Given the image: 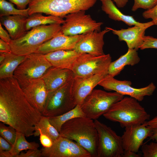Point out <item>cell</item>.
I'll use <instances>...</instances> for the list:
<instances>
[{"label": "cell", "mask_w": 157, "mask_h": 157, "mask_svg": "<svg viewBox=\"0 0 157 157\" xmlns=\"http://www.w3.org/2000/svg\"><path fill=\"white\" fill-rule=\"evenodd\" d=\"M42 115L27 100L14 77L0 79V121L27 137L33 135L35 126Z\"/></svg>", "instance_id": "1"}, {"label": "cell", "mask_w": 157, "mask_h": 157, "mask_svg": "<svg viewBox=\"0 0 157 157\" xmlns=\"http://www.w3.org/2000/svg\"><path fill=\"white\" fill-rule=\"evenodd\" d=\"M59 133L61 136L76 142L92 157H98L99 136L93 119L86 117L72 118L63 125Z\"/></svg>", "instance_id": "2"}, {"label": "cell", "mask_w": 157, "mask_h": 157, "mask_svg": "<svg viewBox=\"0 0 157 157\" xmlns=\"http://www.w3.org/2000/svg\"><path fill=\"white\" fill-rule=\"evenodd\" d=\"M103 115L107 119L119 122L125 128L143 124L150 117L138 101L131 97H124Z\"/></svg>", "instance_id": "3"}, {"label": "cell", "mask_w": 157, "mask_h": 157, "mask_svg": "<svg viewBox=\"0 0 157 157\" xmlns=\"http://www.w3.org/2000/svg\"><path fill=\"white\" fill-rule=\"evenodd\" d=\"M61 27L60 24H52L32 28L20 38L11 40L9 44L12 53L22 56L35 53L40 45L59 33Z\"/></svg>", "instance_id": "4"}, {"label": "cell", "mask_w": 157, "mask_h": 157, "mask_svg": "<svg viewBox=\"0 0 157 157\" xmlns=\"http://www.w3.org/2000/svg\"><path fill=\"white\" fill-rule=\"evenodd\" d=\"M97 0H30L29 15L43 13L61 18L81 10L86 11L93 6Z\"/></svg>", "instance_id": "5"}, {"label": "cell", "mask_w": 157, "mask_h": 157, "mask_svg": "<svg viewBox=\"0 0 157 157\" xmlns=\"http://www.w3.org/2000/svg\"><path fill=\"white\" fill-rule=\"evenodd\" d=\"M124 96L116 92H107L94 89L85 98L80 106L85 117L97 119L106 113L115 103Z\"/></svg>", "instance_id": "6"}, {"label": "cell", "mask_w": 157, "mask_h": 157, "mask_svg": "<svg viewBox=\"0 0 157 157\" xmlns=\"http://www.w3.org/2000/svg\"><path fill=\"white\" fill-rule=\"evenodd\" d=\"M52 66L44 54L33 53L27 55L15 71L13 76L22 88L31 80L41 78Z\"/></svg>", "instance_id": "7"}, {"label": "cell", "mask_w": 157, "mask_h": 157, "mask_svg": "<svg viewBox=\"0 0 157 157\" xmlns=\"http://www.w3.org/2000/svg\"><path fill=\"white\" fill-rule=\"evenodd\" d=\"M73 79L56 90L48 92L42 115L48 117L59 115L76 106L72 94Z\"/></svg>", "instance_id": "8"}, {"label": "cell", "mask_w": 157, "mask_h": 157, "mask_svg": "<svg viewBox=\"0 0 157 157\" xmlns=\"http://www.w3.org/2000/svg\"><path fill=\"white\" fill-rule=\"evenodd\" d=\"M111 62V57L109 54L97 56L81 53L75 61L71 70L75 77H87L99 74L107 75Z\"/></svg>", "instance_id": "9"}, {"label": "cell", "mask_w": 157, "mask_h": 157, "mask_svg": "<svg viewBox=\"0 0 157 157\" xmlns=\"http://www.w3.org/2000/svg\"><path fill=\"white\" fill-rule=\"evenodd\" d=\"M94 123L99 136L98 157H122L124 149L121 137L98 120Z\"/></svg>", "instance_id": "10"}, {"label": "cell", "mask_w": 157, "mask_h": 157, "mask_svg": "<svg viewBox=\"0 0 157 157\" xmlns=\"http://www.w3.org/2000/svg\"><path fill=\"white\" fill-rule=\"evenodd\" d=\"M85 10L72 13L65 17V22L61 26V31L67 36L82 34L92 31H100L102 22H97Z\"/></svg>", "instance_id": "11"}, {"label": "cell", "mask_w": 157, "mask_h": 157, "mask_svg": "<svg viewBox=\"0 0 157 157\" xmlns=\"http://www.w3.org/2000/svg\"><path fill=\"white\" fill-rule=\"evenodd\" d=\"M131 84L130 81L118 80L108 74L98 85L106 90L114 91L124 96H129L138 101H142L146 96L152 95L156 89V86L152 82L147 86L140 88L133 87Z\"/></svg>", "instance_id": "12"}, {"label": "cell", "mask_w": 157, "mask_h": 157, "mask_svg": "<svg viewBox=\"0 0 157 157\" xmlns=\"http://www.w3.org/2000/svg\"><path fill=\"white\" fill-rule=\"evenodd\" d=\"M43 157H92L91 154L74 141L61 135L49 148L41 149Z\"/></svg>", "instance_id": "13"}, {"label": "cell", "mask_w": 157, "mask_h": 157, "mask_svg": "<svg viewBox=\"0 0 157 157\" xmlns=\"http://www.w3.org/2000/svg\"><path fill=\"white\" fill-rule=\"evenodd\" d=\"M147 122L142 124L125 128L121 136L124 150L138 152L145 139L151 136L152 130Z\"/></svg>", "instance_id": "14"}, {"label": "cell", "mask_w": 157, "mask_h": 157, "mask_svg": "<svg viewBox=\"0 0 157 157\" xmlns=\"http://www.w3.org/2000/svg\"><path fill=\"white\" fill-rule=\"evenodd\" d=\"M110 30L107 27L102 31H92L85 33L77 43L74 50L81 53H87L95 56L104 54V37Z\"/></svg>", "instance_id": "15"}, {"label": "cell", "mask_w": 157, "mask_h": 157, "mask_svg": "<svg viewBox=\"0 0 157 157\" xmlns=\"http://www.w3.org/2000/svg\"><path fill=\"white\" fill-rule=\"evenodd\" d=\"M106 75L99 74L87 77H74L72 94L76 105L81 106L85 98Z\"/></svg>", "instance_id": "16"}, {"label": "cell", "mask_w": 157, "mask_h": 157, "mask_svg": "<svg viewBox=\"0 0 157 157\" xmlns=\"http://www.w3.org/2000/svg\"><path fill=\"white\" fill-rule=\"evenodd\" d=\"M21 88L30 104L42 113L48 93L43 79L40 78L31 80Z\"/></svg>", "instance_id": "17"}, {"label": "cell", "mask_w": 157, "mask_h": 157, "mask_svg": "<svg viewBox=\"0 0 157 157\" xmlns=\"http://www.w3.org/2000/svg\"><path fill=\"white\" fill-rule=\"evenodd\" d=\"M85 33L67 36L60 31L52 38L40 45L35 53L45 54L59 50H73Z\"/></svg>", "instance_id": "18"}, {"label": "cell", "mask_w": 157, "mask_h": 157, "mask_svg": "<svg viewBox=\"0 0 157 157\" xmlns=\"http://www.w3.org/2000/svg\"><path fill=\"white\" fill-rule=\"evenodd\" d=\"M151 21L144 26L135 25L126 29L122 28L117 30L110 27L107 28L111 31L113 33L117 35L120 41H124L129 49H135L137 51L143 43V37L145 31L148 28L154 25Z\"/></svg>", "instance_id": "19"}, {"label": "cell", "mask_w": 157, "mask_h": 157, "mask_svg": "<svg viewBox=\"0 0 157 157\" xmlns=\"http://www.w3.org/2000/svg\"><path fill=\"white\" fill-rule=\"evenodd\" d=\"M74 77L72 70L52 66L41 78L44 80L48 92H51L69 82Z\"/></svg>", "instance_id": "20"}, {"label": "cell", "mask_w": 157, "mask_h": 157, "mask_svg": "<svg viewBox=\"0 0 157 157\" xmlns=\"http://www.w3.org/2000/svg\"><path fill=\"white\" fill-rule=\"evenodd\" d=\"M81 53L73 49L59 50L44 54L53 66L71 70L75 61Z\"/></svg>", "instance_id": "21"}, {"label": "cell", "mask_w": 157, "mask_h": 157, "mask_svg": "<svg viewBox=\"0 0 157 157\" xmlns=\"http://www.w3.org/2000/svg\"><path fill=\"white\" fill-rule=\"evenodd\" d=\"M27 17L20 15H11L0 17V23L3 25L12 40L18 39L24 35L27 31L25 29Z\"/></svg>", "instance_id": "22"}, {"label": "cell", "mask_w": 157, "mask_h": 157, "mask_svg": "<svg viewBox=\"0 0 157 157\" xmlns=\"http://www.w3.org/2000/svg\"><path fill=\"white\" fill-rule=\"evenodd\" d=\"M137 50L129 49L127 52L120 56L118 59L111 62L108 70V74L114 77L120 74L127 65L133 66L140 61Z\"/></svg>", "instance_id": "23"}, {"label": "cell", "mask_w": 157, "mask_h": 157, "mask_svg": "<svg viewBox=\"0 0 157 157\" xmlns=\"http://www.w3.org/2000/svg\"><path fill=\"white\" fill-rule=\"evenodd\" d=\"M100 1L102 4V10L113 20L122 21L130 26L132 25L143 26L149 23L140 22L136 21L133 16L124 14L116 7L112 0Z\"/></svg>", "instance_id": "24"}, {"label": "cell", "mask_w": 157, "mask_h": 157, "mask_svg": "<svg viewBox=\"0 0 157 157\" xmlns=\"http://www.w3.org/2000/svg\"><path fill=\"white\" fill-rule=\"evenodd\" d=\"M27 55L6 53L5 59L0 63V79L13 77L15 71Z\"/></svg>", "instance_id": "25"}, {"label": "cell", "mask_w": 157, "mask_h": 157, "mask_svg": "<svg viewBox=\"0 0 157 157\" xmlns=\"http://www.w3.org/2000/svg\"><path fill=\"white\" fill-rule=\"evenodd\" d=\"M65 22L63 18L52 15H43L41 13L33 14L28 17L26 20L25 29L26 31L35 27L47 24H63Z\"/></svg>", "instance_id": "26"}, {"label": "cell", "mask_w": 157, "mask_h": 157, "mask_svg": "<svg viewBox=\"0 0 157 157\" xmlns=\"http://www.w3.org/2000/svg\"><path fill=\"white\" fill-rule=\"evenodd\" d=\"M85 117L80 106L76 105L72 109L62 115L48 117L51 124L59 133L63 125L67 121L77 117Z\"/></svg>", "instance_id": "27"}, {"label": "cell", "mask_w": 157, "mask_h": 157, "mask_svg": "<svg viewBox=\"0 0 157 157\" xmlns=\"http://www.w3.org/2000/svg\"><path fill=\"white\" fill-rule=\"evenodd\" d=\"M25 137L23 134L17 131L15 141L9 151L12 157H17L21 151L24 150L38 149L40 145L38 143L35 142H29Z\"/></svg>", "instance_id": "28"}, {"label": "cell", "mask_w": 157, "mask_h": 157, "mask_svg": "<svg viewBox=\"0 0 157 157\" xmlns=\"http://www.w3.org/2000/svg\"><path fill=\"white\" fill-rule=\"evenodd\" d=\"M35 129L33 135L34 136H39V132L40 131L47 135L53 142L60 136L59 133L50 123L48 117L43 115L35 126Z\"/></svg>", "instance_id": "29"}, {"label": "cell", "mask_w": 157, "mask_h": 157, "mask_svg": "<svg viewBox=\"0 0 157 157\" xmlns=\"http://www.w3.org/2000/svg\"><path fill=\"white\" fill-rule=\"evenodd\" d=\"M29 8L20 10L15 8L14 4L6 0H0V17L11 15H20L26 17L29 16Z\"/></svg>", "instance_id": "30"}, {"label": "cell", "mask_w": 157, "mask_h": 157, "mask_svg": "<svg viewBox=\"0 0 157 157\" xmlns=\"http://www.w3.org/2000/svg\"><path fill=\"white\" fill-rule=\"evenodd\" d=\"M5 124L2 122L0 123V136L12 145L15 141L17 131L12 126H7Z\"/></svg>", "instance_id": "31"}, {"label": "cell", "mask_w": 157, "mask_h": 157, "mask_svg": "<svg viewBox=\"0 0 157 157\" xmlns=\"http://www.w3.org/2000/svg\"><path fill=\"white\" fill-rule=\"evenodd\" d=\"M157 3V0H134L131 10L135 11L138 8L148 10L154 7Z\"/></svg>", "instance_id": "32"}, {"label": "cell", "mask_w": 157, "mask_h": 157, "mask_svg": "<svg viewBox=\"0 0 157 157\" xmlns=\"http://www.w3.org/2000/svg\"><path fill=\"white\" fill-rule=\"evenodd\" d=\"M151 142L142 145L141 150L144 157H157V142Z\"/></svg>", "instance_id": "33"}, {"label": "cell", "mask_w": 157, "mask_h": 157, "mask_svg": "<svg viewBox=\"0 0 157 157\" xmlns=\"http://www.w3.org/2000/svg\"><path fill=\"white\" fill-rule=\"evenodd\" d=\"M142 39L143 43L140 48V49L144 50L149 48L157 49V38L144 35Z\"/></svg>", "instance_id": "34"}, {"label": "cell", "mask_w": 157, "mask_h": 157, "mask_svg": "<svg viewBox=\"0 0 157 157\" xmlns=\"http://www.w3.org/2000/svg\"><path fill=\"white\" fill-rule=\"evenodd\" d=\"M142 15L144 18L151 19L154 25H157V3L152 8L144 12Z\"/></svg>", "instance_id": "35"}, {"label": "cell", "mask_w": 157, "mask_h": 157, "mask_svg": "<svg viewBox=\"0 0 157 157\" xmlns=\"http://www.w3.org/2000/svg\"><path fill=\"white\" fill-rule=\"evenodd\" d=\"M40 140L43 147L49 148L53 144V142L51 138L47 135L40 131L39 132Z\"/></svg>", "instance_id": "36"}, {"label": "cell", "mask_w": 157, "mask_h": 157, "mask_svg": "<svg viewBox=\"0 0 157 157\" xmlns=\"http://www.w3.org/2000/svg\"><path fill=\"white\" fill-rule=\"evenodd\" d=\"M42 157L41 150L38 149H28L27 151L24 153L22 152L17 157Z\"/></svg>", "instance_id": "37"}, {"label": "cell", "mask_w": 157, "mask_h": 157, "mask_svg": "<svg viewBox=\"0 0 157 157\" xmlns=\"http://www.w3.org/2000/svg\"><path fill=\"white\" fill-rule=\"evenodd\" d=\"M10 2L15 4L18 9L24 10L26 9L30 0H8Z\"/></svg>", "instance_id": "38"}, {"label": "cell", "mask_w": 157, "mask_h": 157, "mask_svg": "<svg viewBox=\"0 0 157 157\" xmlns=\"http://www.w3.org/2000/svg\"><path fill=\"white\" fill-rule=\"evenodd\" d=\"M0 39L9 44H10L12 40L8 32L3 29L0 23Z\"/></svg>", "instance_id": "39"}, {"label": "cell", "mask_w": 157, "mask_h": 157, "mask_svg": "<svg viewBox=\"0 0 157 157\" xmlns=\"http://www.w3.org/2000/svg\"><path fill=\"white\" fill-rule=\"evenodd\" d=\"M12 145L1 136H0V150L10 151L12 148Z\"/></svg>", "instance_id": "40"}, {"label": "cell", "mask_w": 157, "mask_h": 157, "mask_svg": "<svg viewBox=\"0 0 157 157\" xmlns=\"http://www.w3.org/2000/svg\"><path fill=\"white\" fill-rule=\"evenodd\" d=\"M0 52L6 53L12 52L9 44L0 39Z\"/></svg>", "instance_id": "41"}, {"label": "cell", "mask_w": 157, "mask_h": 157, "mask_svg": "<svg viewBox=\"0 0 157 157\" xmlns=\"http://www.w3.org/2000/svg\"><path fill=\"white\" fill-rule=\"evenodd\" d=\"M149 126L152 131V134L149 137L150 139L157 142V124Z\"/></svg>", "instance_id": "42"}, {"label": "cell", "mask_w": 157, "mask_h": 157, "mask_svg": "<svg viewBox=\"0 0 157 157\" xmlns=\"http://www.w3.org/2000/svg\"><path fill=\"white\" fill-rule=\"evenodd\" d=\"M140 156L136 153L130 150H124L122 157H140Z\"/></svg>", "instance_id": "43"}, {"label": "cell", "mask_w": 157, "mask_h": 157, "mask_svg": "<svg viewBox=\"0 0 157 157\" xmlns=\"http://www.w3.org/2000/svg\"><path fill=\"white\" fill-rule=\"evenodd\" d=\"M117 6L119 8L124 7L128 1V0H113Z\"/></svg>", "instance_id": "44"}, {"label": "cell", "mask_w": 157, "mask_h": 157, "mask_svg": "<svg viewBox=\"0 0 157 157\" xmlns=\"http://www.w3.org/2000/svg\"><path fill=\"white\" fill-rule=\"evenodd\" d=\"M0 157H12L9 151L0 150Z\"/></svg>", "instance_id": "45"}, {"label": "cell", "mask_w": 157, "mask_h": 157, "mask_svg": "<svg viewBox=\"0 0 157 157\" xmlns=\"http://www.w3.org/2000/svg\"><path fill=\"white\" fill-rule=\"evenodd\" d=\"M147 123L148 125L157 124V116L155 117L151 120L147 121Z\"/></svg>", "instance_id": "46"}, {"label": "cell", "mask_w": 157, "mask_h": 157, "mask_svg": "<svg viewBox=\"0 0 157 157\" xmlns=\"http://www.w3.org/2000/svg\"><path fill=\"white\" fill-rule=\"evenodd\" d=\"M6 53L0 52V63H1L5 59Z\"/></svg>", "instance_id": "47"}]
</instances>
